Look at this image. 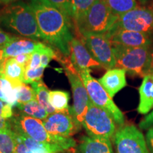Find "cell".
<instances>
[{
  "label": "cell",
  "instance_id": "14",
  "mask_svg": "<svg viewBox=\"0 0 153 153\" xmlns=\"http://www.w3.org/2000/svg\"><path fill=\"white\" fill-rule=\"evenodd\" d=\"M106 36L111 44H117L126 47H150L152 43L150 36L131 30H114Z\"/></svg>",
  "mask_w": 153,
  "mask_h": 153
},
{
  "label": "cell",
  "instance_id": "37",
  "mask_svg": "<svg viewBox=\"0 0 153 153\" xmlns=\"http://www.w3.org/2000/svg\"><path fill=\"white\" fill-rule=\"evenodd\" d=\"M4 59V45H0V65L2 63Z\"/></svg>",
  "mask_w": 153,
  "mask_h": 153
},
{
  "label": "cell",
  "instance_id": "33",
  "mask_svg": "<svg viewBox=\"0 0 153 153\" xmlns=\"http://www.w3.org/2000/svg\"><path fill=\"white\" fill-rule=\"evenodd\" d=\"M17 36L11 35V33H7L0 27V45H5L6 44L12 41Z\"/></svg>",
  "mask_w": 153,
  "mask_h": 153
},
{
  "label": "cell",
  "instance_id": "35",
  "mask_svg": "<svg viewBox=\"0 0 153 153\" xmlns=\"http://www.w3.org/2000/svg\"><path fill=\"white\" fill-rule=\"evenodd\" d=\"M15 60L18 62L19 64L22 65L24 66L26 68L28 63L29 62V60L30 59V54H22L19 55L18 56L14 57Z\"/></svg>",
  "mask_w": 153,
  "mask_h": 153
},
{
  "label": "cell",
  "instance_id": "6",
  "mask_svg": "<svg viewBox=\"0 0 153 153\" xmlns=\"http://www.w3.org/2000/svg\"><path fill=\"white\" fill-rule=\"evenodd\" d=\"M87 89L89 99L94 104L102 108L111 115L115 123L119 127L124 126L125 117L119 108L114 102L97 79L91 75V70H85L79 73Z\"/></svg>",
  "mask_w": 153,
  "mask_h": 153
},
{
  "label": "cell",
  "instance_id": "41",
  "mask_svg": "<svg viewBox=\"0 0 153 153\" xmlns=\"http://www.w3.org/2000/svg\"><path fill=\"white\" fill-rule=\"evenodd\" d=\"M0 4H1V3H0Z\"/></svg>",
  "mask_w": 153,
  "mask_h": 153
},
{
  "label": "cell",
  "instance_id": "8",
  "mask_svg": "<svg viewBox=\"0 0 153 153\" xmlns=\"http://www.w3.org/2000/svg\"><path fill=\"white\" fill-rule=\"evenodd\" d=\"M117 29L139 32L151 36L153 34V9L138 6L120 15L111 31Z\"/></svg>",
  "mask_w": 153,
  "mask_h": 153
},
{
  "label": "cell",
  "instance_id": "23",
  "mask_svg": "<svg viewBox=\"0 0 153 153\" xmlns=\"http://www.w3.org/2000/svg\"><path fill=\"white\" fill-rule=\"evenodd\" d=\"M111 11L116 16L125 14L138 7L137 0H104Z\"/></svg>",
  "mask_w": 153,
  "mask_h": 153
},
{
  "label": "cell",
  "instance_id": "1",
  "mask_svg": "<svg viewBox=\"0 0 153 153\" xmlns=\"http://www.w3.org/2000/svg\"><path fill=\"white\" fill-rule=\"evenodd\" d=\"M35 16L42 39L66 57L74 38V25L62 11L48 0H26Z\"/></svg>",
  "mask_w": 153,
  "mask_h": 153
},
{
  "label": "cell",
  "instance_id": "26",
  "mask_svg": "<svg viewBox=\"0 0 153 153\" xmlns=\"http://www.w3.org/2000/svg\"><path fill=\"white\" fill-rule=\"evenodd\" d=\"M14 132L11 128L0 131V153H15Z\"/></svg>",
  "mask_w": 153,
  "mask_h": 153
},
{
  "label": "cell",
  "instance_id": "22",
  "mask_svg": "<svg viewBox=\"0 0 153 153\" xmlns=\"http://www.w3.org/2000/svg\"><path fill=\"white\" fill-rule=\"evenodd\" d=\"M70 98V94L68 91L61 90L49 91V102L56 111L69 110Z\"/></svg>",
  "mask_w": 153,
  "mask_h": 153
},
{
  "label": "cell",
  "instance_id": "39",
  "mask_svg": "<svg viewBox=\"0 0 153 153\" xmlns=\"http://www.w3.org/2000/svg\"><path fill=\"white\" fill-rule=\"evenodd\" d=\"M137 1H138L140 3L143 4H147L149 1V0H137Z\"/></svg>",
  "mask_w": 153,
  "mask_h": 153
},
{
  "label": "cell",
  "instance_id": "19",
  "mask_svg": "<svg viewBox=\"0 0 153 153\" xmlns=\"http://www.w3.org/2000/svg\"><path fill=\"white\" fill-rule=\"evenodd\" d=\"M79 150L80 153H114L111 140L100 137L83 136Z\"/></svg>",
  "mask_w": 153,
  "mask_h": 153
},
{
  "label": "cell",
  "instance_id": "20",
  "mask_svg": "<svg viewBox=\"0 0 153 153\" xmlns=\"http://www.w3.org/2000/svg\"><path fill=\"white\" fill-rule=\"evenodd\" d=\"M36 92V100L46 110L48 114H52L56 112V111L51 106L49 102V91L48 87L45 86L42 80L32 82L30 84Z\"/></svg>",
  "mask_w": 153,
  "mask_h": 153
},
{
  "label": "cell",
  "instance_id": "28",
  "mask_svg": "<svg viewBox=\"0 0 153 153\" xmlns=\"http://www.w3.org/2000/svg\"><path fill=\"white\" fill-rule=\"evenodd\" d=\"M44 70H45V68L43 67L36 69V70L26 68L25 69L24 83L27 85V84H31L32 82L41 80L42 76L43 75Z\"/></svg>",
  "mask_w": 153,
  "mask_h": 153
},
{
  "label": "cell",
  "instance_id": "3",
  "mask_svg": "<svg viewBox=\"0 0 153 153\" xmlns=\"http://www.w3.org/2000/svg\"><path fill=\"white\" fill-rule=\"evenodd\" d=\"M11 129L20 135H26L40 143H45L67 150L76 145L72 137H65L50 134L45 130L43 120L20 114L10 118Z\"/></svg>",
  "mask_w": 153,
  "mask_h": 153
},
{
  "label": "cell",
  "instance_id": "38",
  "mask_svg": "<svg viewBox=\"0 0 153 153\" xmlns=\"http://www.w3.org/2000/svg\"><path fill=\"white\" fill-rule=\"evenodd\" d=\"M19 0H0V3L4 4H10L11 3L16 2V1H18Z\"/></svg>",
  "mask_w": 153,
  "mask_h": 153
},
{
  "label": "cell",
  "instance_id": "5",
  "mask_svg": "<svg viewBox=\"0 0 153 153\" xmlns=\"http://www.w3.org/2000/svg\"><path fill=\"white\" fill-rule=\"evenodd\" d=\"M116 67L125 70L131 76H145L150 47L131 48L111 44Z\"/></svg>",
  "mask_w": 153,
  "mask_h": 153
},
{
  "label": "cell",
  "instance_id": "36",
  "mask_svg": "<svg viewBox=\"0 0 153 153\" xmlns=\"http://www.w3.org/2000/svg\"><path fill=\"white\" fill-rule=\"evenodd\" d=\"M149 74H153V49L150 50V54H149V58L148 65H147L146 71H145V75Z\"/></svg>",
  "mask_w": 153,
  "mask_h": 153
},
{
  "label": "cell",
  "instance_id": "40",
  "mask_svg": "<svg viewBox=\"0 0 153 153\" xmlns=\"http://www.w3.org/2000/svg\"><path fill=\"white\" fill-rule=\"evenodd\" d=\"M152 9H153V8H152Z\"/></svg>",
  "mask_w": 153,
  "mask_h": 153
},
{
  "label": "cell",
  "instance_id": "24",
  "mask_svg": "<svg viewBox=\"0 0 153 153\" xmlns=\"http://www.w3.org/2000/svg\"><path fill=\"white\" fill-rule=\"evenodd\" d=\"M0 100L14 107L17 104L15 88L12 84L3 77H0Z\"/></svg>",
  "mask_w": 153,
  "mask_h": 153
},
{
  "label": "cell",
  "instance_id": "17",
  "mask_svg": "<svg viewBox=\"0 0 153 153\" xmlns=\"http://www.w3.org/2000/svg\"><path fill=\"white\" fill-rule=\"evenodd\" d=\"M25 67L20 65L14 57L5 58L0 65V77L7 79L14 87L24 83Z\"/></svg>",
  "mask_w": 153,
  "mask_h": 153
},
{
  "label": "cell",
  "instance_id": "4",
  "mask_svg": "<svg viewBox=\"0 0 153 153\" xmlns=\"http://www.w3.org/2000/svg\"><path fill=\"white\" fill-rule=\"evenodd\" d=\"M118 16L111 11L104 0L95 2L74 26L80 36L86 33L106 36L117 22Z\"/></svg>",
  "mask_w": 153,
  "mask_h": 153
},
{
  "label": "cell",
  "instance_id": "10",
  "mask_svg": "<svg viewBox=\"0 0 153 153\" xmlns=\"http://www.w3.org/2000/svg\"><path fill=\"white\" fill-rule=\"evenodd\" d=\"M113 139L116 153H150L142 132L133 125L119 127Z\"/></svg>",
  "mask_w": 153,
  "mask_h": 153
},
{
  "label": "cell",
  "instance_id": "7",
  "mask_svg": "<svg viewBox=\"0 0 153 153\" xmlns=\"http://www.w3.org/2000/svg\"><path fill=\"white\" fill-rule=\"evenodd\" d=\"M111 115L91 102L89 103L82 126L90 137L113 139L116 132V126Z\"/></svg>",
  "mask_w": 153,
  "mask_h": 153
},
{
  "label": "cell",
  "instance_id": "21",
  "mask_svg": "<svg viewBox=\"0 0 153 153\" xmlns=\"http://www.w3.org/2000/svg\"><path fill=\"white\" fill-rule=\"evenodd\" d=\"M16 107L20 110L22 114L41 120H45L49 115L37 100L31 101L26 104H18Z\"/></svg>",
  "mask_w": 153,
  "mask_h": 153
},
{
  "label": "cell",
  "instance_id": "2",
  "mask_svg": "<svg viewBox=\"0 0 153 153\" xmlns=\"http://www.w3.org/2000/svg\"><path fill=\"white\" fill-rule=\"evenodd\" d=\"M0 27L26 38L43 41L35 16L25 1L11 3L0 11Z\"/></svg>",
  "mask_w": 153,
  "mask_h": 153
},
{
  "label": "cell",
  "instance_id": "13",
  "mask_svg": "<svg viewBox=\"0 0 153 153\" xmlns=\"http://www.w3.org/2000/svg\"><path fill=\"white\" fill-rule=\"evenodd\" d=\"M70 59L74 70L77 72L100 68L101 65L91 57L81 39L74 38L70 44Z\"/></svg>",
  "mask_w": 153,
  "mask_h": 153
},
{
  "label": "cell",
  "instance_id": "18",
  "mask_svg": "<svg viewBox=\"0 0 153 153\" xmlns=\"http://www.w3.org/2000/svg\"><path fill=\"white\" fill-rule=\"evenodd\" d=\"M153 108V74L143 76L139 87V104L137 111L140 114H148Z\"/></svg>",
  "mask_w": 153,
  "mask_h": 153
},
{
  "label": "cell",
  "instance_id": "15",
  "mask_svg": "<svg viewBox=\"0 0 153 153\" xmlns=\"http://www.w3.org/2000/svg\"><path fill=\"white\" fill-rule=\"evenodd\" d=\"M126 74V71L123 69L112 68L107 70L98 81L108 95L113 98L127 86Z\"/></svg>",
  "mask_w": 153,
  "mask_h": 153
},
{
  "label": "cell",
  "instance_id": "12",
  "mask_svg": "<svg viewBox=\"0 0 153 153\" xmlns=\"http://www.w3.org/2000/svg\"><path fill=\"white\" fill-rule=\"evenodd\" d=\"M43 123L45 130L53 135L70 137L77 132L70 108L65 111H56L49 114L43 120Z\"/></svg>",
  "mask_w": 153,
  "mask_h": 153
},
{
  "label": "cell",
  "instance_id": "16",
  "mask_svg": "<svg viewBox=\"0 0 153 153\" xmlns=\"http://www.w3.org/2000/svg\"><path fill=\"white\" fill-rule=\"evenodd\" d=\"M44 43L30 38L19 36L4 45V57H15L22 54H31L41 48Z\"/></svg>",
  "mask_w": 153,
  "mask_h": 153
},
{
  "label": "cell",
  "instance_id": "29",
  "mask_svg": "<svg viewBox=\"0 0 153 153\" xmlns=\"http://www.w3.org/2000/svg\"><path fill=\"white\" fill-rule=\"evenodd\" d=\"M48 1L52 3L60 11H62L66 16H68L72 21L70 0H48Z\"/></svg>",
  "mask_w": 153,
  "mask_h": 153
},
{
  "label": "cell",
  "instance_id": "31",
  "mask_svg": "<svg viewBox=\"0 0 153 153\" xmlns=\"http://www.w3.org/2000/svg\"><path fill=\"white\" fill-rule=\"evenodd\" d=\"M10 105L0 100V115L6 120L10 119L13 117V111Z\"/></svg>",
  "mask_w": 153,
  "mask_h": 153
},
{
  "label": "cell",
  "instance_id": "34",
  "mask_svg": "<svg viewBox=\"0 0 153 153\" xmlns=\"http://www.w3.org/2000/svg\"><path fill=\"white\" fill-rule=\"evenodd\" d=\"M146 142L150 153H153V127L148 130L146 133Z\"/></svg>",
  "mask_w": 153,
  "mask_h": 153
},
{
  "label": "cell",
  "instance_id": "30",
  "mask_svg": "<svg viewBox=\"0 0 153 153\" xmlns=\"http://www.w3.org/2000/svg\"><path fill=\"white\" fill-rule=\"evenodd\" d=\"M44 45H45V44H44ZM41 48H40L38 51H36L35 52H33V53L30 54V59L29 60V62L28 63V65H26L25 69L29 68V69H33V70H36V69L41 68Z\"/></svg>",
  "mask_w": 153,
  "mask_h": 153
},
{
  "label": "cell",
  "instance_id": "32",
  "mask_svg": "<svg viewBox=\"0 0 153 153\" xmlns=\"http://www.w3.org/2000/svg\"><path fill=\"white\" fill-rule=\"evenodd\" d=\"M139 127L142 130H148L153 127V110L147 114L144 118L140 122Z\"/></svg>",
  "mask_w": 153,
  "mask_h": 153
},
{
  "label": "cell",
  "instance_id": "9",
  "mask_svg": "<svg viewBox=\"0 0 153 153\" xmlns=\"http://www.w3.org/2000/svg\"><path fill=\"white\" fill-rule=\"evenodd\" d=\"M64 70L72 88L73 105L70 107V111L78 132L82 127L90 99L79 74L68 69Z\"/></svg>",
  "mask_w": 153,
  "mask_h": 153
},
{
  "label": "cell",
  "instance_id": "11",
  "mask_svg": "<svg viewBox=\"0 0 153 153\" xmlns=\"http://www.w3.org/2000/svg\"><path fill=\"white\" fill-rule=\"evenodd\" d=\"M81 40L90 53L101 67L110 70L116 67L111 43L102 34L86 33L81 36Z\"/></svg>",
  "mask_w": 153,
  "mask_h": 153
},
{
  "label": "cell",
  "instance_id": "25",
  "mask_svg": "<svg viewBox=\"0 0 153 153\" xmlns=\"http://www.w3.org/2000/svg\"><path fill=\"white\" fill-rule=\"evenodd\" d=\"M96 0H70L72 22L75 24L85 16Z\"/></svg>",
  "mask_w": 153,
  "mask_h": 153
},
{
  "label": "cell",
  "instance_id": "27",
  "mask_svg": "<svg viewBox=\"0 0 153 153\" xmlns=\"http://www.w3.org/2000/svg\"><path fill=\"white\" fill-rule=\"evenodd\" d=\"M14 88L16 94L17 104H26L31 101L36 100L35 91L33 88L26 84L22 83V85Z\"/></svg>",
  "mask_w": 153,
  "mask_h": 153
}]
</instances>
